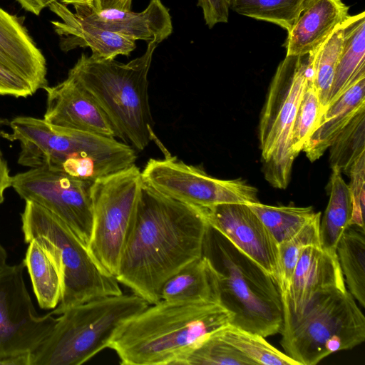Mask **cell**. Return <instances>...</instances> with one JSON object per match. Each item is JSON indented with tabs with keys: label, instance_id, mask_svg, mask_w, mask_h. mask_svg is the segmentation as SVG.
Listing matches in <instances>:
<instances>
[{
	"label": "cell",
	"instance_id": "6da1fadb",
	"mask_svg": "<svg viewBox=\"0 0 365 365\" xmlns=\"http://www.w3.org/2000/svg\"><path fill=\"white\" fill-rule=\"evenodd\" d=\"M207 226L200 207L164 195L143 182L117 280L149 304L158 302L165 282L202 256Z\"/></svg>",
	"mask_w": 365,
	"mask_h": 365
},
{
	"label": "cell",
	"instance_id": "7a4b0ae2",
	"mask_svg": "<svg viewBox=\"0 0 365 365\" xmlns=\"http://www.w3.org/2000/svg\"><path fill=\"white\" fill-rule=\"evenodd\" d=\"M232 314L217 302L160 300L126 322L108 348L122 365H177Z\"/></svg>",
	"mask_w": 365,
	"mask_h": 365
},
{
	"label": "cell",
	"instance_id": "3957f363",
	"mask_svg": "<svg viewBox=\"0 0 365 365\" xmlns=\"http://www.w3.org/2000/svg\"><path fill=\"white\" fill-rule=\"evenodd\" d=\"M11 133L2 137L20 142L18 163L46 168L94 182L135 164V150L113 137L54 127L44 119L18 116Z\"/></svg>",
	"mask_w": 365,
	"mask_h": 365
},
{
	"label": "cell",
	"instance_id": "277c9868",
	"mask_svg": "<svg viewBox=\"0 0 365 365\" xmlns=\"http://www.w3.org/2000/svg\"><path fill=\"white\" fill-rule=\"evenodd\" d=\"M158 44L156 41L148 43L145 53L127 63L82 53L68 73L94 98L118 138L139 151L157 139L148 75Z\"/></svg>",
	"mask_w": 365,
	"mask_h": 365
},
{
	"label": "cell",
	"instance_id": "5b68a950",
	"mask_svg": "<svg viewBox=\"0 0 365 365\" xmlns=\"http://www.w3.org/2000/svg\"><path fill=\"white\" fill-rule=\"evenodd\" d=\"M202 256L214 271L219 303L232 314L231 325L264 338L281 332L282 295L272 276L209 224Z\"/></svg>",
	"mask_w": 365,
	"mask_h": 365
},
{
	"label": "cell",
	"instance_id": "8992f818",
	"mask_svg": "<svg viewBox=\"0 0 365 365\" xmlns=\"http://www.w3.org/2000/svg\"><path fill=\"white\" fill-rule=\"evenodd\" d=\"M149 306L135 294L108 296L73 307L57 318L28 365H80L108 346L129 319Z\"/></svg>",
	"mask_w": 365,
	"mask_h": 365
},
{
	"label": "cell",
	"instance_id": "52a82bcc",
	"mask_svg": "<svg viewBox=\"0 0 365 365\" xmlns=\"http://www.w3.org/2000/svg\"><path fill=\"white\" fill-rule=\"evenodd\" d=\"M21 224L25 242L36 241L60 269L62 294L53 314H61L93 299L123 294L116 277L96 260L71 228L53 212L26 201Z\"/></svg>",
	"mask_w": 365,
	"mask_h": 365
},
{
	"label": "cell",
	"instance_id": "ba28073f",
	"mask_svg": "<svg viewBox=\"0 0 365 365\" xmlns=\"http://www.w3.org/2000/svg\"><path fill=\"white\" fill-rule=\"evenodd\" d=\"M280 344L299 365H315L327 356L365 340V317L346 287L315 294L298 316L283 314Z\"/></svg>",
	"mask_w": 365,
	"mask_h": 365
},
{
	"label": "cell",
	"instance_id": "9c48e42d",
	"mask_svg": "<svg viewBox=\"0 0 365 365\" xmlns=\"http://www.w3.org/2000/svg\"><path fill=\"white\" fill-rule=\"evenodd\" d=\"M310 74V53L285 56L270 83L259 124L262 172L273 187L285 189L294 156L292 132L297 108Z\"/></svg>",
	"mask_w": 365,
	"mask_h": 365
},
{
	"label": "cell",
	"instance_id": "30bf717a",
	"mask_svg": "<svg viewBox=\"0 0 365 365\" xmlns=\"http://www.w3.org/2000/svg\"><path fill=\"white\" fill-rule=\"evenodd\" d=\"M143 185L141 171L133 164L96 180L91 185L93 226L88 249L96 260L115 277Z\"/></svg>",
	"mask_w": 365,
	"mask_h": 365
},
{
	"label": "cell",
	"instance_id": "8fae6325",
	"mask_svg": "<svg viewBox=\"0 0 365 365\" xmlns=\"http://www.w3.org/2000/svg\"><path fill=\"white\" fill-rule=\"evenodd\" d=\"M164 153L163 159H150L141 171L143 182L160 193L199 207L259 202L257 189L246 180L215 178L168 151Z\"/></svg>",
	"mask_w": 365,
	"mask_h": 365
},
{
	"label": "cell",
	"instance_id": "7c38bea8",
	"mask_svg": "<svg viewBox=\"0 0 365 365\" xmlns=\"http://www.w3.org/2000/svg\"><path fill=\"white\" fill-rule=\"evenodd\" d=\"M22 261L0 271V364L28 365L29 355L53 329L51 312L38 315L27 290Z\"/></svg>",
	"mask_w": 365,
	"mask_h": 365
},
{
	"label": "cell",
	"instance_id": "4fadbf2b",
	"mask_svg": "<svg viewBox=\"0 0 365 365\" xmlns=\"http://www.w3.org/2000/svg\"><path fill=\"white\" fill-rule=\"evenodd\" d=\"M92 184L46 168H30L11 178V187L21 198L58 216L87 247L93 226Z\"/></svg>",
	"mask_w": 365,
	"mask_h": 365
},
{
	"label": "cell",
	"instance_id": "5bb4252c",
	"mask_svg": "<svg viewBox=\"0 0 365 365\" xmlns=\"http://www.w3.org/2000/svg\"><path fill=\"white\" fill-rule=\"evenodd\" d=\"M200 208L210 226L226 237L277 282L278 246L248 205L226 203Z\"/></svg>",
	"mask_w": 365,
	"mask_h": 365
},
{
	"label": "cell",
	"instance_id": "9a60e30c",
	"mask_svg": "<svg viewBox=\"0 0 365 365\" xmlns=\"http://www.w3.org/2000/svg\"><path fill=\"white\" fill-rule=\"evenodd\" d=\"M43 119L61 128L118 138L111 123L91 94L68 76L60 83L46 86Z\"/></svg>",
	"mask_w": 365,
	"mask_h": 365
},
{
	"label": "cell",
	"instance_id": "2e32d148",
	"mask_svg": "<svg viewBox=\"0 0 365 365\" xmlns=\"http://www.w3.org/2000/svg\"><path fill=\"white\" fill-rule=\"evenodd\" d=\"M346 287L336 253L321 246L306 247L296 264L287 294L282 296L283 314L298 316L317 293Z\"/></svg>",
	"mask_w": 365,
	"mask_h": 365
},
{
	"label": "cell",
	"instance_id": "e0dca14e",
	"mask_svg": "<svg viewBox=\"0 0 365 365\" xmlns=\"http://www.w3.org/2000/svg\"><path fill=\"white\" fill-rule=\"evenodd\" d=\"M73 8L78 16L91 24L135 41L160 43L173 30L169 9L161 0H150L140 12L115 8L96 10L81 4L73 5Z\"/></svg>",
	"mask_w": 365,
	"mask_h": 365
},
{
	"label": "cell",
	"instance_id": "ac0fdd59",
	"mask_svg": "<svg viewBox=\"0 0 365 365\" xmlns=\"http://www.w3.org/2000/svg\"><path fill=\"white\" fill-rule=\"evenodd\" d=\"M48 8L61 19L52 21L51 24L64 52L88 47L94 58L115 59L118 55L130 56L136 48L135 41L91 24L60 1L53 2Z\"/></svg>",
	"mask_w": 365,
	"mask_h": 365
},
{
	"label": "cell",
	"instance_id": "d6986e66",
	"mask_svg": "<svg viewBox=\"0 0 365 365\" xmlns=\"http://www.w3.org/2000/svg\"><path fill=\"white\" fill-rule=\"evenodd\" d=\"M0 63L28 83L34 93L48 86L46 58L19 18L1 7Z\"/></svg>",
	"mask_w": 365,
	"mask_h": 365
},
{
	"label": "cell",
	"instance_id": "ffe728a7",
	"mask_svg": "<svg viewBox=\"0 0 365 365\" xmlns=\"http://www.w3.org/2000/svg\"><path fill=\"white\" fill-rule=\"evenodd\" d=\"M341 0H305L283 46L286 56H302L316 48L349 16Z\"/></svg>",
	"mask_w": 365,
	"mask_h": 365
},
{
	"label": "cell",
	"instance_id": "44dd1931",
	"mask_svg": "<svg viewBox=\"0 0 365 365\" xmlns=\"http://www.w3.org/2000/svg\"><path fill=\"white\" fill-rule=\"evenodd\" d=\"M365 108V75L323 110L304 151L311 162L319 159L353 118Z\"/></svg>",
	"mask_w": 365,
	"mask_h": 365
},
{
	"label": "cell",
	"instance_id": "7402d4cb",
	"mask_svg": "<svg viewBox=\"0 0 365 365\" xmlns=\"http://www.w3.org/2000/svg\"><path fill=\"white\" fill-rule=\"evenodd\" d=\"M160 300L169 302H217L214 271L205 257L192 261L164 284Z\"/></svg>",
	"mask_w": 365,
	"mask_h": 365
},
{
	"label": "cell",
	"instance_id": "603a6c76",
	"mask_svg": "<svg viewBox=\"0 0 365 365\" xmlns=\"http://www.w3.org/2000/svg\"><path fill=\"white\" fill-rule=\"evenodd\" d=\"M364 75L365 12L362 11L354 16L349 15L344 21L343 47L330 88L327 105L336 100Z\"/></svg>",
	"mask_w": 365,
	"mask_h": 365
},
{
	"label": "cell",
	"instance_id": "cb8c5ba5",
	"mask_svg": "<svg viewBox=\"0 0 365 365\" xmlns=\"http://www.w3.org/2000/svg\"><path fill=\"white\" fill-rule=\"evenodd\" d=\"M329 199L324 215L320 220L319 237L322 249L336 253L337 244L350 225L352 200L349 186L336 168H331Z\"/></svg>",
	"mask_w": 365,
	"mask_h": 365
},
{
	"label": "cell",
	"instance_id": "d4e9b609",
	"mask_svg": "<svg viewBox=\"0 0 365 365\" xmlns=\"http://www.w3.org/2000/svg\"><path fill=\"white\" fill-rule=\"evenodd\" d=\"M23 260L31 277L38 305L43 309H53L62 294L60 269L51 255L36 241L29 243Z\"/></svg>",
	"mask_w": 365,
	"mask_h": 365
},
{
	"label": "cell",
	"instance_id": "484cf974",
	"mask_svg": "<svg viewBox=\"0 0 365 365\" xmlns=\"http://www.w3.org/2000/svg\"><path fill=\"white\" fill-rule=\"evenodd\" d=\"M336 253L349 292L364 307V227L349 225L337 244Z\"/></svg>",
	"mask_w": 365,
	"mask_h": 365
},
{
	"label": "cell",
	"instance_id": "4316f807",
	"mask_svg": "<svg viewBox=\"0 0 365 365\" xmlns=\"http://www.w3.org/2000/svg\"><path fill=\"white\" fill-rule=\"evenodd\" d=\"M344 21L337 26L317 48L310 52V76L323 110L328 103L330 88L343 47Z\"/></svg>",
	"mask_w": 365,
	"mask_h": 365
},
{
	"label": "cell",
	"instance_id": "83f0119b",
	"mask_svg": "<svg viewBox=\"0 0 365 365\" xmlns=\"http://www.w3.org/2000/svg\"><path fill=\"white\" fill-rule=\"evenodd\" d=\"M248 205L277 246L295 235L316 214L312 207L272 206L259 202Z\"/></svg>",
	"mask_w": 365,
	"mask_h": 365
},
{
	"label": "cell",
	"instance_id": "f1b7e54d",
	"mask_svg": "<svg viewBox=\"0 0 365 365\" xmlns=\"http://www.w3.org/2000/svg\"><path fill=\"white\" fill-rule=\"evenodd\" d=\"M219 336L234 346L255 365H299L268 343L262 336L229 324L217 332Z\"/></svg>",
	"mask_w": 365,
	"mask_h": 365
},
{
	"label": "cell",
	"instance_id": "f546056e",
	"mask_svg": "<svg viewBox=\"0 0 365 365\" xmlns=\"http://www.w3.org/2000/svg\"><path fill=\"white\" fill-rule=\"evenodd\" d=\"M322 214L316 212L295 235L278 245L277 284L282 296L287 294L291 277L304 249L320 245L319 225Z\"/></svg>",
	"mask_w": 365,
	"mask_h": 365
},
{
	"label": "cell",
	"instance_id": "4dcf8cb0",
	"mask_svg": "<svg viewBox=\"0 0 365 365\" xmlns=\"http://www.w3.org/2000/svg\"><path fill=\"white\" fill-rule=\"evenodd\" d=\"M305 0H230V9L256 20L264 21L289 31Z\"/></svg>",
	"mask_w": 365,
	"mask_h": 365
},
{
	"label": "cell",
	"instance_id": "1f68e13d",
	"mask_svg": "<svg viewBox=\"0 0 365 365\" xmlns=\"http://www.w3.org/2000/svg\"><path fill=\"white\" fill-rule=\"evenodd\" d=\"M329 149L331 168L347 174L354 163L365 153V108L337 135Z\"/></svg>",
	"mask_w": 365,
	"mask_h": 365
},
{
	"label": "cell",
	"instance_id": "d6a6232c",
	"mask_svg": "<svg viewBox=\"0 0 365 365\" xmlns=\"http://www.w3.org/2000/svg\"><path fill=\"white\" fill-rule=\"evenodd\" d=\"M215 332L178 361L177 365H255Z\"/></svg>",
	"mask_w": 365,
	"mask_h": 365
},
{
	"label": "cell",
	"instance_id": "836d02e7",
	"mask_svg": "<svg viewBox=\"0 0 365 365\" xmlns=\"http://www.w3.org/2000/svg\"><path fill=\"white\" fill-rule=\"evenodd\" d=\"M323 110L309 74L292 128V149L295 157L302 151L305 143L313 133Z\"/></svg>",
	"mask_w": 365,
	"mask_h": 365
},
{
	"label": "cell",
	"instance_id": "e575fe53",
	"mask_svg": "<svg viewBox=\"0 0 365 365\" xmlns=\"http://www.w3.org/2000/svg\"><path fill=\"white\" fill-rule=\"evenodd\" d=\"M365 153L351 165L347 175L350 178L348 185L352 200V215L350 225L364 227L365 202Z\"/></svg>",
	"mask_w": 365,
	"mask_h": 365
},
{
	"label": "cell",
	"instance_id": "d590c367",
	"mask_svg": "<svg viewBox=\"0 0 365 365\" xmlns=\"http://www.w3.org/2000/svg\"><path fill=\"white\" fill-rule=\"evenodd\" d=\"M33 94L28 83L0 63V95L26 98Z\"/></svg>",
	"mask_w": 365,
	"mask_h": 365
},
{
	"label": "cell",
	"instance_id": "8d00e7d4",
	"mask_svg": "<svg viewBox=\"0 0 365 365\" xmlns=\"http://www.w3.org/2000/svg\"><path fill=\"white\" fill-rule=\"evenodd\" d=\"M197 6L202 9L204 21L209 29L220 23H227L230 0H197Z\"/></svg>",
	"mask_w": 365,
	"mask_h": 365
},
{
	"label": "cell",
	"instance_id": "74e56055",
	"mask_svg": "<svg viewBox=\"0 0 365 365\" xmlns=\"http://www.w3.org/2000/svg\"><path fill=\"white\" fill-rule=\"evenodd\" d=\"M2 130L0 129V136ZM11 178L10 171L4 155L0 149V205L4 200V192L11 187Z\"/></svg>",
	"mask_w": 365,
	"mask_h": 365
},
{
	"label": "cell",
	"instance_id": "f35d334b",
	"mask_svg": "<svg viewBox=\"0 0 365 365\" xmlns=\"http://www.w3.org/2000/svg\"><path fill=\"white\" fill-rule=\"evenodd\" d=\"M21 6L28 12L34 15H39L46 7H48L54 1L61 0H16Z\"/></svg>",
	"mask_w": 365,
	"mask_h": 365
},
{
	"label": "cell",
	"instance_id": "ab89813d",
	"mask_svg": "<svg viewBox=\"0 0 365 365\" xmlns=\"http://www.w3.org/2000/svg\"><path fill=\"white\" fill-rule=\"evenodd\" d=\"M132 0H96L94 9L115 8L118 9L130 10ZM92 8V7H91Z\"/></svg>",
	"mask_w": 365,
	"mask_h": 365
},
{
	"label": "cell",
	"instance_id": "60d3db41",
	"mask_svg": "<svg viewBox=\"0 0 365 365\" xmlns=\"http://www.w3.org/2000/svg\"><path fill=\"white\" fill-rule=\"evenodd\" d=\"M60 2L66 6L81 4L87 5L92 8H93L95 6V0H61Z\"/></svg>",
	"mask_w": 365,
	"mask_h": 365
},
{
	"label": "cell",
	"instance_id": "b9f144b4",
	"mask_svg": "<svg viewBox=\"0 0 365 365\" xmlns=\"http://www.w3.org/2000/svg\"><path fill=\"white\" fill-rule=\"evenodd\" d=\"M7 252L0 244V271L7 266Z\"/></svg>",
	"mask_w": 365,
	"mask_h": 365
},
{
	"label": "cell",
	"instance_id": "7bdbcfd3",
	"mask_svg": "<svg viewBox=\"0 0 365 365\" xmlns=\"http://www.w3.org/2000/svg\"><path fill=\"white\" fill-rule=\"evenodd\" d=\"M96 0H95V4H96Z\"/></svg>",
	"mask_w": 365,
	"mask_h": 365
}]
</instances>
